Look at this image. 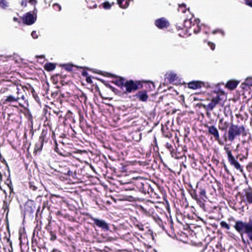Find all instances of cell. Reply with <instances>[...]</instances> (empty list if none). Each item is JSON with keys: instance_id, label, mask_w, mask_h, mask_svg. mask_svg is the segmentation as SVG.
Here are the masks:
<instances>
[{"instance_id": "1", "label": "cell", "mask_w": 252, "mask_h": 252, "mask_svg": "<svg viewBox=\"0 0 252 252\" xmlns=\"http://www.w3.org/2000/svg\"><path fill=\"white\" fill-rule=\"evenodd\" d=\"M245 128L243 126L231 125L228 132V138L230 141H233L236 136L239 135L244 131Z\"/></svg>"}, {"instance_id": "2", "label": "cell", "mask_w": 252, "mask_h": 252, "mask_svg": "<svg viewBox=\"0 0 252 252\" xmlns=\"http://www.w3.org/2000/svg\"><path fill=\"white\" fill-rule=\"evenodd\" d=\"M236 229L241 233L244 231L249 236L250 238L251 239L252 236V225L250 224H245L242 222H238L236 224Z\"/></svg>"}, {"instance_id": "3", "label": "cell", "mask_w": 252, "mask_h": 252, "mask_svg": "<svg viewBox=\"0 0 252 252\" xmlns=\"http://www.w3.org/2000/svg\"><path fill=\"white\" fill-rule=\"evenodd\" d=\"M155 25L160 29L166 28L169 26V22L165 18H161L155 21Z\"/></svg>"}, {"instance_id": "4", "label": "cell", "mask_w": 252, "mask_h": 252, "mask_svg": "<svg viewBox=\"0 0 252 252\" xmlns=\"http://www.w3.org/2000/svg\"><path fill=\"white\" fill-rule=\"evenodd\" d=\"M35 21V17L33 14L31 13H28L26 14L23 17V22L24 23L27 25H31L33 24Z\"/></svg>"}, {"instance_id": "5", "label": "cell", "mask_w": 252, "mask_h": 252, "mask_svg": "<svg viewBox=\"0 0 252 252\" xmlns=\"http://www.w3.org/2000/svg\"><path fill=\"white\" fill-rule=\"evenodd\" d=\"M227 155H228V161H229L230 163H231V165H233L237 169H241V166L239 164L237 161L235 160V159H234V158L233 157L231 153L228 152Z\"/></svg>"}, {"instance_id": "6", "label": "cell", "mask_w": 252, "mask_h": 252, "mask_svg": "<svg viewBox=\"0 0 252 252\" xmlns=\"http://www.w3.org/2000/svg\"><path fill=\"white\" fill-rule=\"evenodd\" d=\"M126 89L128 92H131L133 90H135L138 88V86L133 81L127 82L125 84Z\"/></svg>"}, {"instance_id": "7", "label": "cell", "mask_w": 252, "mask_h": 252, "mask_svg": "<svg viewBox=\"0 0 252 252\" xmlns=\"http://www.w3.org/2000/svg\"><path fill=\"white\" fill-rule=\"evenodd\" d=\"M166 78L169 80V81L171 82H174L176 81L178 79V76H177L176 74H175L174 73L172 72H170L168 73V74H166Z\"/></svg>"}, {"instance_id": "8", "label": "cell", "mask_w": 252, "mask_h": 252, "mask_svg": "<svg viewBox=\"0 0 252 252\" xmlns=\"http://www.w3.org/2000/svg\"><path fill=\"white\" fill-rule=\"evenodd\" d=\"M209 132L210 134L214 135L216 138H219V134L218 132V131L214 126H211L210 127H209Z\"/></svg>"}, {"instance_id": "9", "label": "cell", "mask_w": 252, "mask_h": 252, "mask_svg": "<svg viewBox=\"0 0 252 252\" xmlns=\"http://www.w3.org/2000/svg\"><path fill=\"white\" fill-rule=\"evenodd\" d=\"M189 87L193 89H197L201 87L200 82L197 81H193L189 83Z\"/></svg>"}, {"instance_id": "10", "label": "cell", "mask_w": 252, "mask_h": 252, "mask_svg": "<svg viewBox=\"0 0 252 252\" xmlns=\"http://www.w3.org/2000/svg\"><path fill=\"white\" fill-rule=\"evenodd\" d=\"M238 84V82L235 80H230L227 83V86L229 89H233L236 87Z\"/></svg>"}, {"instance_id": "11", "label": "cell", "mask_w": 252, "mask_h": 252, "mask_svg": "<svg viewBox=\"0 0 252 252\" xmlns=\"http://www.w3.org/2000/svg\"><path fill=\"white\" fill-rule=\"evenodd\" d=\"M45 68L48 71H51L55 69V65L52 63H48L45 65Z\"/></svg>"}, {"instance_id": "12", "label": "cell", "mask_w": 252, "mask_h": 252, "mask_svg": "<svg viewBox=\"0 0 252 252\" xmlns=\"http://www.w3.org/2000/svg\"><path fill=\"white\" fill-rule=\"evenodd\" d=\"M148 96L146 93H143L140 94V99L143 101H145L147 100Z\"/></svg>"}]
</instances>
